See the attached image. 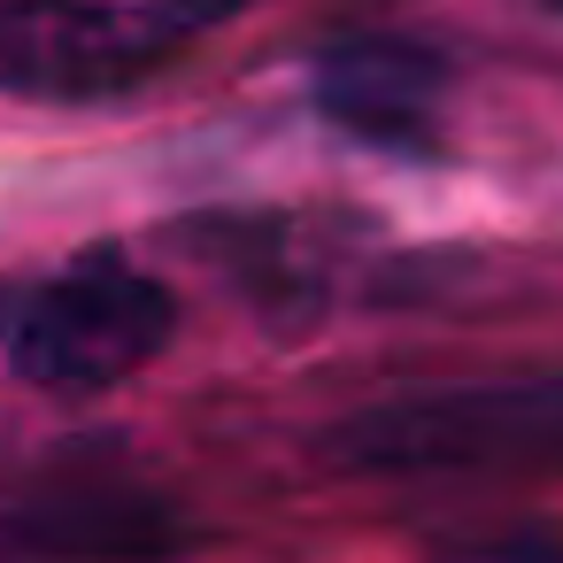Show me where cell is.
<instances>
[{
  "label": "cell",
  "instance_id": "1",
  "mask_svg": "<svg viewBox=\"0 0 563 563\" xmlns=\"http://www.w3.org/2000/svg\"><path fill=\"white\" fill-rule=\"evenodd\" d=\"M247 0H9L0 9V93L9 101H109L163 78Z\"/></svg>",
  "mask_w": 563,
  "mask_h": 563
},
{
  "label": "cell",
  "instance_id": "4",
  "mask_svg": "<svg viewBox=\"0 0 563 563\" xmlns=\"http://www.w3.org/2000/svg\"><path fill=\"white\" fill-rule=\"evenodd\" d=\"M317 109L386 155H440V124H448V55H432L424 40L401 32H355L332 40L309 70Z\"/></svg>",
  "mask_w": 563,
  "mask_h": 563
},
{
  "label": "cell",
  "instance_id": "2",
  "mask_svg": "<svg viewBox=\"0 0 563 563\" xmlns=\"http://www.w3.org/2000/svg\"><path fill=\"white\" fill-rule=\"evenodd\" d=\"M170 332L178 301L163 278H147L124 247H78L55 278H40L9 309L0 347H9L16 378L47 394H101L147 371L170 347Z\"/></svg>",
  "mask_w": 563,
  "mask_h": 563
},
{
  "label": "cell",
  "instance_id": "3",
  "mask_svg": "<svg viewBox=\"0 0 563 563\" xmlns=\"http://www.w3.org/2000/svg\"><path fill=\"white\" fill-rule=\"evenodd\" d=\"M347 463L371 471H471V463H540L563 455V378L548 386H478L371 409L340 432Z\"/></svg>",
  "mask_w": 563,
  "mask_h": 563
}]
</instances>
